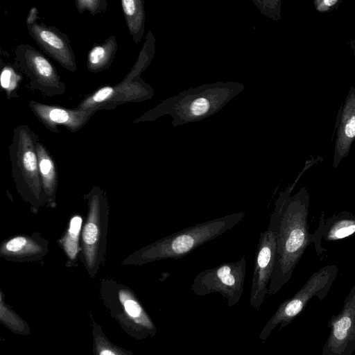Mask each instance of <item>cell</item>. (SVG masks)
<instances>
[{
  "label": "cell",
  "instance_id": "1",
  "mask_svg": "<svg viewBox=\"0 0 355 355\" xmlns=\"http://www.w3.org/2000/svg\"><path fill=\"white\" fill-rule=\"evenodd\" d=\"M300 175L279 193L269 217L268 229L276 234L277 249L268 295L278 293L290 280L306 248L313 241V235L308 231V189L302 187L291 196Z\"/></svg>",
  "mask_w": 355,
  "mask_h": 355
},
{
  "label": "cell",
  "instance_id": "2",
  "mask_svg": "<svg viewBox=\"0 0 355 355\" xmlns=\"http://www.w3.org/2000/svg\"><path fill=\"white\" fill-rule=\"evenodd\" d=\"M239 211L202 222L168 235L137 252L139 263L166 259H181L205 243L220 236L245 217Z\"/></svg>",
  "mask_w": 355,
  "mask_h": 355
},
{
  "label": "cell",
  "instance_id": "3",
  "mask_svg": "<svg viewBox=\"0 0 355 355\" xmlns=\"http://www.w3.org/2000/svg\"><path fill=\"white\" fill-rule=\"evenodd\" d=\"M338 272L336 265L325 266L307 279L303 286L291 298L284 300L260 331L258 338L265 341L277 327L283 329L306 307L309 301L316 297L322 300L327 295Z\"/></svg>",
  "mask_w": 355,
  "mask_h": 355
},
{
  "label": "cell",
  "instance_id": "4",
  "mask_svg": "<svg viewBox=\"0 0 355 355\" xmlns=\"http://www.w3.org/2000/svg\"><path fill=\"white\" fill-rule=\"evenodd\" d=\"M247 270L245 256L235 262L223 263L201 271L194 277L192 292L198 296L219 293L233 306L240 300Z\"/></svg>",
  "mask_w": 355,
  "mask_h": 355
},
{
  "label": "cell",
  "instance_id": "5",
  "mask_svg": "<svg viewBox=\"0 0 355 355\" xmlns=\"http://www.w3.org/2000/svg\"><path fill=\"white\" fill-rule=\"evenodd\" d=\"M277 249V236L272 230L261 232L257 245L250 297V306L259 310L268 295L273 273Z\"/></svg>",
  "mask_w": 355,
  "mask_h": 355
},
{
  "label": "cell",
  "instance_id": "6",
  "mask_svg": "<svg viewBox=\"0 0 355 355\" xmlns=\"http://www.w3.org/2000/svg\"><path fill=\"white\" fill-rule=\"evenodd\" d=\"M328 327L330 332L322 355H352L355 352V285L340 312L329 320Z\"/></svg>",
  "mask_w": 355,
  "mask_h": 355
},
{
  "label": "cell",
  "instance_id": "7",
  "mask_svg": "<svg viewBox=\"0 0 355 355\" xmlns=\"http://www.w3.org/2000/svg\"><path fill=\"white\" fill-rule=\"evenodd\" d=\"M339 117L332 166L336 169L350 150L355 139V87H352Z\"/></svg>",
  "mask_w": 355,
  "mask_h": 355
},
{
  "label": "cell",
  "instance_id": "8",
  "mask_svg": "<svg viewBox=\"0 0 355 355\" xmlns=\"http://www.w3.org/2000/svg\"><path fill=\"white\" fill-rule=\"evenodd\" d=\"M24 50L23 53L19 55L20 62L26 73L33 80V83L39 85L40 89L46 92L51 89L61 92L64 87L50 62L35 49L28 47Z\"/></svg>",
  "mask_w": 355,
  "mask_h": 355
},
{
  "label": "cell",
  "instance_id": "9",
  "mask_svg": "<svg viewBox=\"0 0 355 355\" xmlns=\"http://www.w3.org/2000/svg\"><path fill=\"white\" fill-rule=\"evenodd\" d=\"M31 104L36 116L49 128L62 124L71 130H75L80 128L91 115L89 110L71 111L35 102H31Z\"/></svg>",
  "mask_w": 355,
  "mask_h": 355
},
{
  "label": "cell",
  "instance_id": "10",
  "mask_svg": "<svg viewBox=\"0 0 355 355\" xmlns=\"http://www.w3.org/2000/svg\"><path fill=\"white\" fill-rule=\"evenodd\" d=\"M99 198L94 196L89 202L88 219L83 232L84 254L87 265L92 268L96 263L101 238V220Z\"/></svg>",
  "mask_w": 355,
  "mask_h": 355
},
{
  "label": "cell",
  "instance_id": "11",
  "mask_svg": "<svg viewBox=\"0 0 355 355\" xmlns=\"http://www.w3.org/2000/svg\"><path fill=\"white\" fill-rule=\"evenodd\" d=\"M34 38L52 56L64 67L76 69L72 51L67 40L49 28L33 25L31 28Z\"/></svg>",
  "mask_w": 355,
  "mask_h": 355
},
{
  "label": "cell",
  "instance_id": "12",
  "mask_svg": "<svg viewBox=\"0 0 355 355\" xmlns=\"http://www.w3.org/2000/svg\"><path fill=\"white\" fill-rule=\"evenodd\" d=\"M29 135L25 131L21 132L19 140L17 164L30 189L37 196L40 191V184L38 159Z\"/></svg>",
  "mask_w": 355,
  "mask_h": 355
},
{
  "label": "cell",
  "instance_id": "13",
  "mask_svg": "<svg viewBox=\"0 0 355 355\" xmlns=\"http://www.w3.org/2000/svg\"><path fill=\"white\" fill-rule=\"evenodd\" d=\"M319 233L327 241H334L352 236L355 233V216L341 212L329 218L318 229Z\"/></svg>",
  "mask_w": 355,
  "mask_h": 355
},
{
  "label": "cell",
  "instance_id": "14",
  "mask_svg": "<svg viewBox=\"0 0 355 355\" xmlns=\"http://www.w3.org/2000/svg\"><path fill=\"white\" fill-rule=\"evenodd\" d=\"M36 152L43 187L46 195L51 197L56 185V173L53 162L42 145H37Z\"/></svg>",
  "mask_w": 355,
  "mask_h": 355
},
{
  "label": "cell",
  "instance_id": "15",
  "mask_svg": "<svg viewBox=\"0 0 355 355\" xmlns=\"http://www.w3.org/2000/svg\"><path fill=\"white\" fill-rule=\"evenodd\" d=\"M42 247L25 236H16L8 241L1 248V253L6 256L26 257L41 252Z\"/></svg>",
  "mask_w": 355,
  "mask_h": 355
},
{
  "label": "cell",
  "instance_id": "16",
  "mask_svg": "<svg viewBox=\"0 0 355 355\" xmlns=\"http://www.w3.org/2000/svg\"><path fill=\"white\" fill-rule=\"evenodd\" d=\"M116 44L110 40L107 44L94 46L88 55L87 65L90 70L96 71L106 67L111 61Z\"/></svg>",
  "mask_w": 355,
  "mask_h": 355
},
{
  "label": "cell",
  "instance_id": "17",
  "mask_svg": "<svg viewBox=\"0 0 355 355\" xmlns=\"http://www.w3.org/2000/svg\"><path fill=\"white\" fill-rule=\"evenodd\" d=\"M82 225V218L79 216L73 217L69 228L65 236L60 240L65 252L71 259H74L78 252V236Z\"/></svg>",
  "mask_w": 355,
  "mask_h": 355
},
{
  "label": "cell",
  "instance_id": "18",
  "mask_svg": "<svg viewBox=\"0 0 355 355\" xmlns=\"http://www.w3.org/2000/svg\"><path fill=\"white\" fill-rule=\"evenodd\" d=\"M122 8L125 14L130 31L136 33L139 26V1L134 0L121 1Z\"/></svg>",
  "mask_w": 355,
  "mask_h": 355
},
{
  "label": "cell",
  "instance_id": "19",
  "mask_svg": "<svg viewBox=\"0 0 355 355\" xmlns=\"http://www.w3.org/2000/svg\"><path fill=\"white\" fill-rule=\"evenodd\" d=\"M114 94V89L112 87H104L99 89L92 96L87 99L83 105L80 106L84 110L90 108L98 103H101L109 99Z\"/></svg>",
  "mask_w": 355,
  "mask_h": 355
},
{
  "label": "cell",
  "instance_id": "20",
  "mask_svg": "<svg viewBox=\"0 0 355 355\" xmlns=\"http://www.w3.org/2000/svg\"><path fill=\"white\" fill-rule=\"evenodd\" d=\"M17 78L14 71L8 67H5L1 73L0 82L1 87L7 90L13 89L17 83Z\"/></svg>",
  "mask_w": 355,
  "mask_h": 355
},
{
  "label": "cell",
  "instance_id": "21",
  "mask_svg": "<svg viewBox=\"0 0 355 355\" xmlns=\"http://www.w3.org/2000/svg\"><path fill=\"white\" fill-rule=\"evenodd\" d=\"M191 109L193 115H202L208 110L209 102L205 98H198L193 102Z\"/></svg>",
  "mask_w": 355,
  "mask_h": 355
},
{
  "label": "cell",
  "instance_id": "22",
  "mask_svg": "<svg viewBox=\"0 0 355 355\" xmlns=\"http://www.w3.org/2000/svg\"><path fill=\"white\" fill-rule=\"evenodd\" d=\"M339 2L338 0H315L314 6L317 11L327 12L331 10Z\"/></svg>",
  "mask_w": 355,
  "mask_h": 355
},
{
  "label": "cell",
  "instance_id": "23",
  "mask_svg": "<svg viewBox=\"0 0 355 355\" xmlns=\"http://www.w3.org/2000/svg\"><path fill=\"white\" fill-rule=\"evenodd\" d=\"M124 306L128 313L132 317H137L141 313L140 306L132 300L125 301Z\"/></svg>",
  "mask_w": 355,
  "mask_h": 355
},
{
  "label": "cell",
  "instance_id": "24",
  "mask_svg": "<svg viewBox=\"0 0 355 355\" xmlns=\"http://www.w3.org/2000/svg\"><path fill=\"white\" fill-rule=\"evenodd\" d=\"M100 3L99 1H79L78 2L80 8H89L92 12L98 10V8L99 7Z\"/></svg>",
  "mask_w": 355,
  "mask_h": 355
},
{
  "label": "cell",
  "instance_id": "25",
  "mask_svg": "<svg viewBox=\"0 0 355 355\" xmlns=\"http://www.w3.org/2000/svg\"><path fill=\"white\" fill-rule=\"evenodd\" d=\"M101 355H114L112 352L108 350H104L101 353Z\"/></svg>",
  "mask_w": 355,
  "mask_h": 355
},
{
  "label": "cell",
  "instance_id": "26",
  "mask_svg": "<svg viewBox=\"0 0 355 355\" xmlns=\"http://www.w3.org/2000/svg\"><path fill=\"white\" fill-rule=\"evenodd\" d=\"M350 44H351V47L353 49L354 56H355V40L354 39L353 40H352Z\"/></svg>",
  "mask_w": 355,
  "mask_h": 355
},
{
  "label": "cell",
  "instance_id": "27",
  "mask_svg": "<svg viewBox=\"0 0 355 355\" xmlns=\"http://www.w3.org/2000/svg\"><path fill=\"white\" fill-rule=\"evenodd\" d=\"M354 37H355V36H354ZM354 40H355V39H354Z\"/></svg>",
  "mask_w": 355,
  "mask_h": 355
}]
</instances>
